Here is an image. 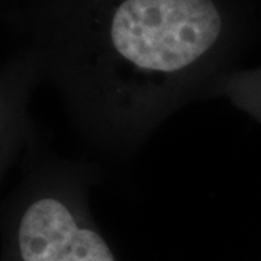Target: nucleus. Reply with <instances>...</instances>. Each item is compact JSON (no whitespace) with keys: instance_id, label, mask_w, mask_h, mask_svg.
<instances>
[{"instance_id":"7ed1b4c3","label":"nucleus","mask_w":261,"mask_h":261,"mask_svg":"<svg viewBox=\"0 0 261 261\" xmlns=\"http://www.w3.org/2000/svg\"><path fill=\"white\" fill-rule=\"evenodd\" d=\"M231 102L261 121V73L231 80L222 90Z\"/></svg>"},{"instance_id":"f03ea898","label":"nucleus","mask_w":261,"mask_h":261,"mask_svg":"<svg viewBox=\"0 0 261 261\" xmlns=\"http://www.w3.org/2000/svg\"><path fill=\"white\" fill-rule=\"evenodd\" d=\"M10 214L20 261H115L89 218L83 190L70 177L37 176Z\"/></svg>"},{"instance_id":"f257e3e1","label":"nucleus","mask_w":261,"mask_h":261,"mask_svg":"<svg viewBox=\"0 0 261 261\" xmlns=\"http://www.w3.org/2000/svg\"><path fill=\"white\" fill-rule=\"evenodd\" d=\"M116 19L135 64L185 102L183 75L215 47L222 18L212 0H123Z\"/></svg>"}]
</instances>
